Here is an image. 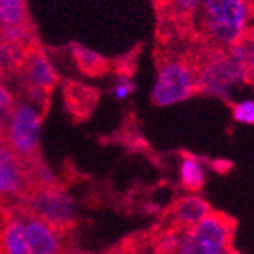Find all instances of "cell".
Listing matches in <instances>:
<instances>
[{
    "instance_id": "6da1fadb",
    "label": "cell",
    "mask_w": 254,
    "mask_h": 254,
    "mask_svg": "<svg viewBox=\"0 0 254 254\" xmlns=\"http://www.w3.org/2000/svg\"><path fill=\"white\" fill-rule=\"evenodd\" d=\"M196 79V93L228 101L238 84L247 82V46L242 41L227 49L207 44L188 54Z\"/></svg>"
},
{
    "instance_id": "7c38bea8",
    "label": "cell",
    "mask_w": 254,
    "mask_h": 254,
    "mask_svg": "<svg viewBox=\"0 0 254 254\" xmlns=\"http://www.w3.org/2000/svg\"><path fill=\"white\" fill-rule=\"evenodd\" d=\"M65 104L73 119H84L91 113L98 102L95 90H90L78 82L65 84Z\"/></svg>"
},
{
    "instance_id": "5bb4252c",
    "label": "cell",
    "mask_w": 254,
    "mask_h": 254,
    "mask_svg": "<svg viewBox=\"0 0 254 254\" xmlns=\"http://www.w3.org/2000/svg\"><path fill=\"white\" fill-rule=\"evenodd\" d=\"M180 183L183 189L190 193H198L205 183V168L201 160L193 155H184L180 163Z\"/></svg>"
},
{
    "instance_id": "2e32d148",
    "label": "cell",
    "mask_w": 254,
    "mask_h": 254,
    "mask_svg": "<svg viewBox=\"0 0 254 254\" xmlns=\"http://www.w3.org/2000/svg\"><path fill=\"white\" fill-rule=\"evenodd\" d=\"M204 0H166V5L160 11L171 9L172 12L177 14L178 20L181 21H189L193 20L196 12L199 11Z\"/></svg>"
},
{
    "instance_id": "7402d4cb",
    "label": "cell",
    "mask_w": 254,
    "mask_h": 254,
    "mask_svg": "<svg viewBox=\"0 0 254 254\" xmlns=\"http://www.w3.org/2000/svg\"><path fill=\"white\" fill-rule=\"evenodd\" d=\"M152 2H154V5H155V8L160 11L161 8H163L165 5H166V0H152Z\"/></svg>"
},
{
    "instance_id": "9c48e42d",
    "label": "cell",
    "mask_w": 254,
    "mask_h": 254,
    "mask_svg": "<svg viewBox=\"0 0 254 254\" xmlns=\"http://www.w3.org/2000/svg\"><path fill=\"white\" fill-rule=\"evenodd\" d=\"M14 210L21 218L31 254H57L68 247H72L70 245L72 233L60 232V230L51 227L49 224L26 215L20 209H14Z\"/></svg>"
},
{
    "instance_id": "7a4b0ae2",
    "label": "cell",
    "mask_w": 254,
    "mask_h": 254,
    "mask_svg": "<svg viewBox=\"0 0 254 254\" xmlns=\"http://www.w3.org/2000/svg\"><path fill=\"white\" fill-rule=\"evenodd\" d=\"M253 14L248 0H204L193 20L207 44L227 49L244 40Z\"/></svg>"
},
{
    "instance_id": "277c9868",
    "label": "cell",
    "mask_w": 254,
    "mask_h": 254,
    "mask_svg": "<svg viewBox=\"0 0 254 254\" xmlns=\"http://www.w3.org/2000/svg\"><path fill=\"white\" fill-rule=\"evenodd\" d=\"M196 93V79L188 55H163L158 61L151 99L158 107L188 101Z\"/></svg>"
},
{
    "instance_id": "d6986e66",
    "label": "cell",
    "mask_w": 254,
    "mask_h": 254,
    "mask_svg": "<svg viewBox=\"0 0 254 254\" xmlns=\"http://www.w3.org/2000/svg\"><path fill=\"white\" fill-rule=\"evenodd\" d=\"M244 43L247 46V82L254 85V26H250Z\"/></svg>"
},
{
    "instance_id": "ffe728a7",
    "label": "cell",
    "mask_w": 254,
    "mask_h": 254,
    "mask_svg": "<svg viewBox=\"0 0 254 254\" xmlns=\"http://www.w3.org/2000/svg\"><path fill=\"white\" fill-rule=\"evenodd\" d=\"M134 82L132 79L128 76V75H121L119 79L114 84V88H113V95L116 96L118 99H127L128 96H131L134 93Z\"/></svg>"
},
{
    "instance_id": "3957f363",
    "label": "cell",
    "mask_w": 254,
    "mask_h": 254,
    "mask_svg": "<svg viewBox=\"0 0 254 254\" xmlns=\"http://www.w3.org/2000/svg\"><path fill=\"white\" fill-rule=\"evenodd\" d=\"M233 219L210 212L196 225L183 230L175 254H233Z\"/></svg>"
},
{
    "instance_id": "30bf717a",
    "label": "cell",
    "mask_w": 254,
    "mask_h": 254,
    "mask_svg": "<svg viewBox=\"0 0 254 254\" xmlns=\"http://www.w3.org/2000/svg\"><path fill=\"white\" fill-rule=\"evenodd\" d=\"M210 212H212L210 204L202 196L195 193L186 195L174 201V204L168 210V216L161 222V225H169L183 232V230H188L196 225Z\"/></svg>"
},
{
    "instance_id": "8fae6325",
    "label": "cell",
    "mask_w": 254,
    "mask_h": 254,
    "mask_svg": "<svg viewBox=\"0 0 254 254\" xmlns=\"http://www.w3.org/2000/svg\"><path fill=\"white\" fill-rule=\"evenodd\" d=\"M0 254H31L20 215L11 210L0 224Z\"/></svg>"
},
{
    "instance_id": "4fadbf2b",
    "label": "cell",
    "mask_w": 254,
    "mask_h": 254,
    "mask_svg": "<svg viewBox=\"0 0 254 254\" xmlns=\"http://www.w3.org/2000/svg\"><path fill=\"white\" fill-rule=\"evenodd\" d=\"M70 52L78 68L87 76H102L110 70L108 60L82 44H70Z\"/></svg>"
},
{
    "instance_id": "603a6c76",
    "label": "cell",
    "mask_w": 254,
    "mask_h": 254,
    "mask_svg": "<svg viewBox=\"0 0 254 254\" xmlns=\"http://www.w3.org/2000/svg\"><path fill=\"white\" fill-rule=\"evenodd\" d=\"M248 2H250V3L253 5V9H254V0H248Z\"/></svg>"
},
{
    "instance_id": "e0dca14e",
    "label": "cell",
    "mask_w": 254,
    "mask_h": 254,
    "mask_svg": "<svg viewBox=\"0 0 254 254\" xmlns=\"http://www.w3.org/2000/svg\"><path fill=\"white\" fill-rule=\"evenodd\" d=\"M146 245V241L142 235H132L118 245L108 248L104 254H143V248Z\"/></svg>"
},
{
    "instance_id": "9a60e30c",
    "label": "cell",
    "mask_w": 254,
    "mask_h": 254,
    "mask_svg": "<svg viewBox=\"0 0 254 254\" xmlns=\"http://www.w3.org/2000/svg\"><path fill=\"white\" fill-rule=\"evenodd\" d=\"M32 25L26 0H0V28Z\"/></svg>"
},
{
    "instance_id": "52a82bcc",
    "label": "cell",
    "mask_w": 254,
    "mask_h": 254,
    "mask_svg": "<svg viewBox=\"0 0 254 254\" xmlns=\"http://www.w3.org/2000/svg\"><path fill=\"white\" fill-rule=\"evenodd\" d=\"M15 76L20 78V85L25 88L26 99L46 111L49 95L58 84V75L40 44L25 51L20 70Z\"/></svg>"
},
{
    "instance_id": "5b68a950",
    "label": "cell",
    "mask_w": 254,
    "mask_h": 254,
    "mask_svg": "<svg viewBox=\"0 0 254 254\" xmlns=\"http://www.w3.org/2000/svg\"><path fill=\"white\" fill-rule=\"evenodd\" d=\"M17 209L60 232L73 233L75 230V204L60 183L34 188Z\"/></svg>"
},
{
    "instance_id": "ac0fdd59",
    "label": "cell",
    "mask_w": 254,
    "mask_h": 254,
    "mask_svg": "<svg viewBox=\"0 0 254 254\" xmlns=\"http://www.w3.org/2000/svg\"><path fill=\"white\" fill-rule=\"evenodd\" d=\"M233 119L238 124L254 125V101H241L233 107Z\"/></svg>"
},
{
    "instance_id": "8992f818",
    "label": "cell",
    "mask_w": 254,
    "mask_h": 254,
    "mask_svg": "<svg viewBox=\"0 0 254 254\" xmlns=\"http://www.w3.org/2000/svg\"><path fill=\"white\" fill-rule=\"evenodd\" d=\"M44 113L28 99L17 101L3 140L25 161L40 158V131Z\"/></svg>"
},
{
    "instance_id": "ba28073f",
    "label": "cell",
    "mask_w": 254,
    "mask_h": 254,
    "mask_svg": "<svg viewBox=\"0 0 254 254\" xmlns=\"http://www.w3.org/2000/svg\"><path fill=\"white\" fill-rule=\"evenodd\" d=\"M34 189L26 161L0 138V212L17 209Z\"/></svg>"
},
{
    "instance_id": "44dd1931",
    "label": "cell",
    "mask_w": 254,
    "mask_h": 254,
    "mask_svg": "<svg viewBox=\"0 0 254 254\" xmlns=\"http://www.w3.org/2000/svg\"><path fill=\"white\" fill-rule=\"evenodd\" d=\"M57 254H87V253H84V251H81V250H78L75 247H68V248L63 250V251H60Z\"/></svg>"
}]
</instances>
